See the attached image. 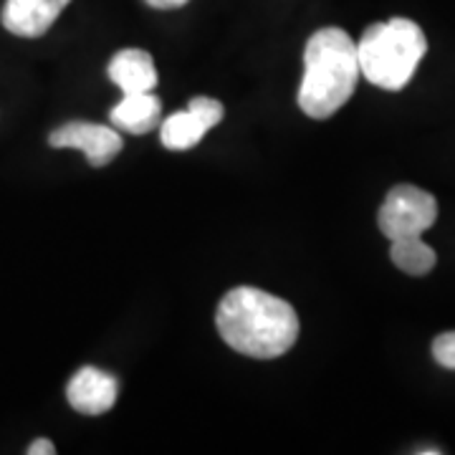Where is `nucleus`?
<instances>
[{
  "mask_svg": "<svg viewBox=\"0 0 455 455\" xmlns=\"http://www.w3.org/2000/svg\"><path fill=\"white\" fill-rule=\"evenodd\" d=\"M359 79L357 44L341 28H322L304 51L299 107L311 119H329L355 94Z\"/></svg>",
  "mask_w": 455,
  "mask_h": 455,
  "instance_id": "2",
  "label": "nucleus"
},
{
  "mask_svg": "<svg viewBox=\"0 0 455 455\" xmlns=\"http://www.w3.org/2000/svg\"><path fill=\"white\" fill-rule=\"evenodd\" d=\"M223 104L218 99L211 97H196L190 99L185 112H175L172 116H167L160 127V140L167 149H193L200 145V140L220 124L223 119Z\"/></svg>",
  "mask_w": 455,
  "mask_h": 455,
  "instance_id": "5",
  "label": "nucleus"
},
{
  "mask_svg": "<svg viewBox=\"0 0 455 455\" xmlns=\"http://www.w3.org/2000/svg\"><path fill=\"white\" fill-rule=\"evenodd\" d=\"M71 0H5L3 26L20 38H41Z\"/></svg>",
  "mask_w": 455,
  "mask_h": 455,
  "instance_id": "8",
  "label": "nucleus"
},
{
  "mask_svg": "<svg viewBox=\"0 0 455 455\" xmlns=\"http://www.w3.org/2000/svg\"><path fill=\"white\" fill-rule=\"evenodd\" d=\"M427 38L410 18H390L374 23L362 33L357 44L359 74L374 86L400 92L423 61Z\"/></svg>",
  "mask_w": 455,
  "mask_h": 455,
  "instance_id": "3",
  "label": "nucleus"
},
{
  "mask_svg": "<svg viewBox=\"0 0 455 455\" xmlns=\"http://www.w3.org/2000/svg\"><path fill=\"white\" fill-rule=\"evenodd\" d=\"M145 3L157 8V11H175V8H182L188 0H145Z\"/></svg>",
  "mask_w": 455,
  "mask_h": 455,
  "instance_id": "14",
  "label": "nucleus"
},
{
  "mask_svg": "<svg viewBox=\"0 0 455 455\" xmlns=\"http://www.w3.org/2000/svg\"><path fill=\"white\" fill-rule=\"evenodd\" d=\"M435 220H438V200L415 185L392 188L377 215L379 230L390 241L423 235L425 230L433 228Z\"/></svg>",
  "mask_w": 455,
  "mask_h": 455,
  "instance_id": "4",
  "label": "nucleus"
},
{
  "mask_svg": "<svg viewBox=\"0 0 455 455\" xmlns=\"http://www.w3.org/2000/svg\"><path fill=\"white\" fill-rule=\"evenodd\" d=\"M114 130L130 132V134H147L163 119V101L152 92L142 94H124L122 101L109 112Z\"/></svg>",
  "mask_w": 455,
  "mask_h": 455,
  "instance_id": "10",
  "label": "nucleus"
},
{
  "mask_svg": "<svg viewBox=\"0 0 455 455\" xmlns=\"http://www.w3.org/2000/svg\"><path fill=\"white\" fill-rule=\"evenodd\" d=\"M49 145L56 149H82L92 167L109 164L122 152V137L114 127L92 124V122H68L64 127L51 132Z\"/></svg>",
  "mask_w": 455,
  "mask_h": 455,
  "instance_id": "6",
  "label": "nucleus"
},
{
  "mask_svg": "<svg viewBox=\"0 0 455 455\" xmlns=\"http://www.w3.org/2000/svg\"><path fill=\"white\" fill-rule=\"evenodd\" d=\"M109 79H112L122 94H142V92H152L157 86V66L155 59L142 49H124L119 51L109 61L107 68Z\"/></svg>",
  "mask_w": 455,
  "mask_h": 455,
  "instance_id": "9",
  "label": "nucleus"
},
{
  "mask_svg": "<svg viewBox=\"0 0 455 455\" xmlns=\"http://www.w3.org/2000/svg\"><path fill=\"white\" fill-rule=\"evenodd\" d=\"M215 324L230 349L253 359L281 357L299 339V314L291 304L253 286L228 291Z\"/></svg>",
  "mask_w": 455,
  "mask_h": 455,
  "instance_id": "1",
  "label": "nucleus"
},
{
  "mask_svg": "<svg viewBox=\"0 0 455 455\" xmlns=\"http://www.w3.org/2000/svg\"><path fill=\"white\" fill-rule=\"evenodd\" d=\"M390 259L400 271H405L410 276H425V274H430L435 268L438 256H435V251L425 243L420 235H415V238L392 241Z\"/></svg>",
  "mask_w": 455,
  "mask_h": 455,
  "instance_id": "11",
  "label": "nucleus"
},
{
  "mask_svg": "<svg viewBox=\"0 0 455 455\" xmlns=\"http://www.w3.org/2000/svg\"><path fill=\"white\" fill-rule=\"evenodd\" d=\"M53 453H56V448H53V443L46 438L33 440L31 445H28V455H53Z\"/></svg>",
  "mask_w": 455,
  "mask_h": 455,
  "instance_id": "13",
  "label": "nucleus"
},
{
  "mask_svg": "<svg viewBox=\"0 0 455 455\" xmlns=\"http://www.w3.org/2000/svg\"><path fill=\"white\" fill-rule=\"evenodd\" d=\"M119 395V382L104 370L82 367L66 385V400L82 415H104L109 412Z\"/></svg>",
  "mask_w": 455,
  "mask_h": 455,
  "instance_id": "7",
  "label": "nucleus"
},
{
  "mask_svg": "<svg viewBox=\"0 0 455 455\" xmlns=\"http://www.w3.org/2000/svg\"><path fill=\"white\" fill-rule=\"evenodd\" d=\"M433 357L440 367L455 370V331H445L433 341Z\"/></svg>",
  "mask_w": 455,
  "mask_h": 455,
  "instance_id": "12",
  "label": "nucleus"
}]
</instances>
